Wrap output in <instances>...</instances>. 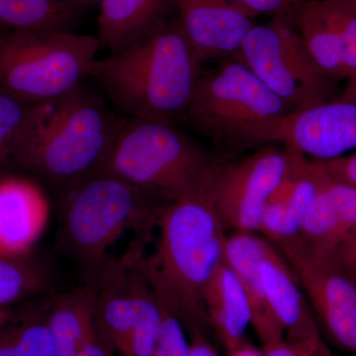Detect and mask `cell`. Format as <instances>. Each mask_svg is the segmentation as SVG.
Wrapping results in <instances>:
<instances>
[{
    "label": "cell",
    "mask_w": 356,
    "mask_h": 356,
    "mask_svg": "<svg viewBox=\"0 0 356 356\" xmlns=\"http://www.w3.org/2000/svg\"><path fill=\"white\" fill-rule=\"evenodd\" d=\"M302 41L320 70L334 81L346 79L343 46L324 0H303L292 14Z\"/></svg>",
    "instance_id": "ffe728a7"
},
{
    "label": "cell",
    "mask_w": 356,
    "mask_h": 356,
    "mask_svg": "<svg viewBox=\"0 0 356 356\" xmlns=\"http://www.w3.org/2000/svg\"><path fill=\"white\" fill-rule=\"evenodd\" d=\"M74 356H115V350L97 332L81 346Z\"/></svg>",
    "instance_id": "1f68e13d"
},
{
    "label": "cell",
    "mask_w": 356,
    "mask_h": 356,
    "mask_svg": "<svg viewBox=\"0 0 356 356\" xmlns=\"http://www.w3.org/2000/svg\"><path fill=\"white\" fill-rule=\"evenodd\" d=\"M151 286L163 316L161 334L153 356H188L191 341L187 339V331L177 307L161 290L152 284Z\"/></svg>",
    "instance_id": "d4e9b609"
},
{
    "label": "cell",
    "mask_w": 356,
    "mask_h": 356,
    "mask_svg": "<svg viewBox=\"0 0 356 356\" xmlns=\"http://www.w3.org/2000/svg\"><path fill=\"white\" fill-rule=\"evenodd\" d=\"M261 350L264 356H311L297 350L296 348L288 343L284 339L274 341V343L262 344Z\"/></svg>",
    "instance_id": "d6a6232c"
},
{
    "label": "cell",
    "mask_w": 356,
    "mask_h": 356,
    "mask_svg": "<svg viewBox=\"0 0 356 356\" xmlns=\"http://www.w3.org/2000/svg\"><path fill=\"white\" fill-rule=\"evenodd\" d=\"M355 229L356 187L334 179L325 170L322 184L300 229V243L316 257L331 259Z\"/></svg>",
    "instance_id": "2e32d148"
},
{
    "label": "cell",
    "mask_w": 356,
    "mask_h": 356,
    "mask_svg": "<svg viewBox=\"0 0 356 356\" xmlns=\"http://www.w3.org/2000/svg\"><path fill=\"white\" fill-rule=\"evenodd\" d=\"M177 21L202 64L238 55L254 22V14L232 0H177Z\"/></svg>",
    "instance_id": "7c38bea8"
},
{
    "label": "cell",
    "mask_w": 356,
    "mask_h": 356,
    "mask_svg": "<svg viewBox=\"0 0 356 356\" xmlns=\"http://www.w3.org/2000/svg\"><path fill=\"white\" fill-rule=\"evenodd\" d=\"M275 248L259 233L233 231L227 236L224 262L234 271L247 295L252 323L262 344L284 339V332L274 315L262 280L261 262Z\"/></svg>",
    "instance_id": "9a60e30c"
},
{
    "label": "cell",
    "mask_w": 356,
    "mask_h": 356,
    "mask_svg": "<svg viewBox=\"0 0 356 356\" xmlns=\"http://www.w3.org/2000/svg\"><path fill=\"white\" fill-rule=\"evenodd\" d=\"M158 250L145 259L147 280L175 304L187 332L209 329L204 293L224 262L225 226L202 195L159 209Z\"/></svg>",
    "instance_id": "7a4b0ae2"
},
{
    "label": "cell",
    "mask_w": 356,
    "mask_h": 356,
    "mask_svg": "<svg viewBox=\"0 0 356 356\" xmlns=\"http://www.w3.org/2000/svg\"><path fill=\"white\" fill-rule=\"evenodd\" d=\"M278 143L314 161H329L356 149V102L337 97L295 110L257 134L255 144Z\"/></svg>",
    "instance_id": "8fae6325"
},
{
    "label": "cell",
    "mask_w": 356,
    "mask_h": 356,
    "mask_svg": "<svg viewBox=\"0 0 356 356\" xmlns=\"http://www.w3.org/2000/svg\"><path fill=\"white\" fill-rule=\"evenodd\" d=\"M0 356H58L48 313L34 314L0 327Z\"/></svg>",
    "instance_id": "603a6c76"
},
{
    "label": "cell",
    "mask_w": 356,
    "mask_h": 356,
    "mask_svg": "<svg viewBox=\"0 0 356 356\" xmlns=\"http://www.w3.org/2000/svg\"><path fill=\"white\" fill-rule=\"evenodd\" d=\"M42 286L41 278L14 259L0 257V307H6Z\"/></svg>",
    "instance_id": "4316f807"
},
{
    "label": "cell",
    "mask_w": 356,
    "mask_h": 356,
    "mask_svg": "<svg viewBox=\"0 0 356 356\" xmlns=\"http://www.w3.org/2000/svg\"><path fill=\"white\" fill-rule=\"evenodd\" d=\"M297 110L240 60L200 74L182 117L221 145H255L257 134Z\"/></svg>",
    "instance_id": "52a82bcc"
},
{
    "label": "cell",
    "mask_w": 356,
    "mask_h": 356,
    "mask_svg": "<svg viewBox=\"0 0 356 356\" xmlns=\"http://www.w3.org/2000/svg\"><path fill=\"white\" fill-rule=\"evenodd\" d=\"M213 161L172 123L131 118L117 136L102 172L165 205L201 195Z\"/></svg>",
    "instance_id": "277c9868"
},
{
    "label": "cell",
    "mask_w": 356,
    "mask_h": 356,
    "mask_svg": "<svg viewBox=\"0 0 356 356\" xmlns=\"http://www.w3.org/2000/svg\"><path fill=\"white\" fill-rule=\"evenodd\" d=\"M295 152L291 168L267 200L262 213L259 234L276 248L298 238L325 175L318 161Z\"/></svg>",
    "instance_id": "5bb4252c"
},
{
    "label": "cell",
    "mask_w": 356,
    "mask_h": 356,
    "mask_svg": "<svg viewBox=\"0 0 356 356\" xmlns=\"http://www.w3.org/2000/svg\"><path fill=\"white\" fill-rule=\"evenodd\" d=\"M232 1L247 9L254 16L266 14L273 17L280 14L292 15L296 7L303 0H232Z\"/></svg>",
    "instance_id": "83f0119b"
},
{
    "label": "cell",
    "mask_w": 356,
    "mask_h": 356,
    "mask_svg": "<svg viewBox=\"0 0 356 356\" xmlns=\"http://www.w3.org/2000/svg\"><path fill=\"white\" fill-rule=\"evenodd\" d=\"M264 287L284 341L311 356H332L298 278L275 247L261 262Z\"/></svg>",
    "instance_id": "4fadbf2b"
},
{
    "label": "cell",
    "mask_w": 356,
    "mask_h": 356,
    "mask_svg": "<svg viewBox=\"0 0 356 356\" xmlns=\"http://www.w3.org/2000/svg\"><path fill=\"white\" fill-rule=\"evenodd\" d=\"M125 122L81 84L48 102L13 159L51 180L72 184L102 172Z\"/></svg>",
    "instance_id": "3957f363"
},
{
    "label": "cell",
    "mask_w": 356,
    "mask_h": 356,
    "mask_svg": "<svg viewBox=\"0 0 356 356\" xmlns=\"http://www.w3.org/2000/svg\"><path fill=\"white\" fill-rule=\"evenodd\" d=\"M9 318L10 317H9L8 311L6 310L4 307H0V327L8 322Z\"/></svg>",
    "instance_id": "8d00e7d4"
},
{
    "label": "cell",
    "mask_w": 356,
    "mask_h": 356,
    "mask_svg": "<svg viewBox=\"0 0 356 356\" xmlns=\"http://www.w3.org/2000/svg\"><path fill=\"white\" fill-rule=\"evenodd\" d=\"M65 3H72L74 6H91L95 3H102L103 0H63Z\"/></svg>",
    "instance_id": "d590c367"
},
{
    "label": "cell",
    "mask_w": 356,
    "mask_h": 356,
    "mask_svg": "<svg viewBox=\"0 0 356 356\" xmlns=\"http://www.w3.org/2000/svg\"><path fill=\"white\" fill-rule=\"evenodd\" d=\"M6 30H4L3 28L0 27V38H1V37L3 36V35L6 34Z\"/></svg>",
    "instance_id": "74e56055"
},
{
    "label": "cell",
    "mask_w": 356,
    "mask_h": 356,
    "mask_svg": "<svg viewBox=\"0 0 356 356\" xmlns=\"http://www.w3.org/2000/svg\"><path fill=\"white\" fill-rule=\"evenodd\" d=\"M200 65L177 22L165 21L127 48L97 58L89 76L131 118L172 123L186 108Z\"/></svg>",
    "instance_id": "6da1fadb"
},
{
    "label": "cell",
    "mask_w": 356,
    "mask_h": 356,
    "mask_svg": "<svg viewBox=\"0 0 356 356\" xmlns=\"http://www.w3.org/2000/svg\"><path fill=\"white\" fill-rule=\"evenodd\" d=\"M48 313L58 356H74L98 332L96 290L91 284L56 297Z\"/></svg>",
    "instance_id": "44dd1931"
},
{
    "label": "cell",
    "mask_w": 356,
    "mask_h": 356,
    "mask_svg": "<svg viewBox=\"0 0 356 356\" xmlns=\"http://www.w3.org/2000/svg\"><path fill=\"white\" fill-rule=\"evenodd\" d=\"M161 206L121 178L95 173L70 184L60 212V243L90 267L97 266L128 229L149 238Z\"/></svg>",
    "instance_id": "5b68a950"
},
{
    "label": "cell",
    "mask_w": 356,
    "mask_h": 356,
    "mask_svg": "<svg viewBox=\"0 0 356 356\" xmlns=\"http://www.w3.org/2000/svg\"><path fill=\"white\" fill-rule=\"evenodd\" d=\"M351 1H353V3L356 4V0H351Z\"/></svg>",
    "instance_id": "f35d334b"
},
{
    "label": "cell",
    "mask_w": 356,
    "mask_h": 356,
    "mask_svg": "<svg viewBox=\"0 0 356 356\" xmlns=\"http://www.w3.org/2000/svg\"><path fill=\"white\" fill-rule=\"evenodd\" d=\"M277 248L296 274L325 339L356 356V281L331 259L312 254L298 238Z\"/></svg>",
    "instance_id": "30bf717a"
},
{
    "label": "cell",
    "mask_w": 356,
    "mask_h": 356,
    "mask_svg": "<svg viewBox=\"0 0 356 356\" xmlns=\"http://www.w3.org/2000/svg\"><path fill=\"white\" fill-rule=\"evenodd\" d=\"M48 102L30 103L0 92V159L14 156Z\"/></svg>",
    "instance_id": "cb8c5ba5"
},
{
    "label": "cell",
    "mask_w": 356,
    "mask_h": 356,
    "mask_svg": "<svg viewBox=\"0 0 356 356\" xmlns=\"http://www.w3.org/2000/svg\"><path fill=\"white\" fill-rule=\"evenodd\" d=\"M295 149L274 146L224 163H215L202 197L225 228L259 233L267 200L291 168Z\"/></svg>",
    "instance_id": "9c48e42d"
},
{
    "label": "cell",
    "mask_w": 356,
    "mask_h": 356,
    "mask_svg": "<svg viewBox=\"0 0 356 356\" xmlns=\"http://www.w3.org/2000/svg\"><path fill=\"white\" fill-rule=\"evenodd\" d=\"M142 243H136L129 254L132 264V283L136 302V320L120 356H153L161 334V306L145 273Z\"/></svg>",
    "instance_id": "7402d4cb"
},
{
    "label": "cell",
    "mask_w": 356,
    "mask_h": 356,
    "mask_svg": "<svg viewBox=\"0 0 356 356\" xmlns=\"http://www.w3.org/2000/svg\"><path fill=\"white\" fill-rule=\"evenodd\" d=\"M188 334L191 336L188 356H220L211 343L207 332L201 329H193Z\"/></svg>",
    "instance_id": "4dcf8cb0"
},
{
    "label": "cell",
    "mask_w": 356,
    "mask_h": 356,
    "mask_svg": "<svg viewBox=\"0 0 356 356\" xmlns=\"http://www.w3.org/2000/svg\"><path fill=\"white\" fill-rule=\"evenodd\" d=\"M331 259L356 281V229L337 248Z\"/></svg>",
    "instance_id": "f546056e"
},
{
    "label": "cell",
    "mask_w": 356,
    "mask_h": 356,
    "mask_svg": "<svg viewBox=\"0 0 356 356\" xmlns=\"http://www.w3.org/2000/svg\"><path fill=\"white\" fill-rule=\"evenodd\" d=\"M236 60L297 110L312 108L337 98V81L325 76L314 62L289 14L255 24Z\"/></svg>",
    "instance_id": "ba28073f"
},
{
    "label": "cell",
    "mask_w": 356,
    "mask_h": 356,
    "mask_svg": "<svg viewBox=\"0 0 356 356\" xmlns=\"http://www.w3.org/2000/svg\"><path fill=\"white\" fill-rule=\"evenodd\" d=\"M227 356H264L261 348H257L250 341H247L235 350L227 353Z\"/></svg>",
    "instance_id": "836d02e7"
},
{
    "label": "cell",
    "mask_w": 356,
    "mask_h": 356,
    "mask_svg": "<svg viewBox=\"0 0 356 356\" xmlns=\"http://www.w3.org/2000/svg\"><path fill=\"white\" fill-rule=\"evenodd\" d=\"M339 98L343 100H351V102H356V76H353L348 81V86L344 88L343 93L339 96Z\"/></svg>",
    "instance_id": "e575fe53"
},
{
    "label": "cell",
    "mask_w": 356,
    "mask_h": 356,
    "mask_svg": "<svg viewBox=\"0 0 356 356\" xmlns=\"http://www.w3.org/2000/svg\"><path fill=\"white\" fill-rule=\"evenodd\" d=\"M102 48L92 35L9 31L0 38V92L30 103L53 102L89 76Z\"/></svg>",
    "instance_id": "8992f818"
},
{
    "label": "cell",
    "mask_w": 356,
    "mask_h": 356,
    "mask_svg": "<svg viewBox=\"0 0 356 356\" xmlns=\"http://www.w3.org/2000/svg\"><path fill=\"white\" fill-rule=\"evenodd\" d=\"M318 161L330 177L356 187V152L348 156Z\"/></svg>",
    "instance_id": "f1b7e54d"
},
{
    "label": "cell",
    "mask_w": 356,
    "mask_h": 356,
    "mask_svg": "<svg viewBox=\"0 0 356 356\" xmlns=\"http://www.w3.org/2000/svg\"><path fill=\"white\" fill-rule=\"evenodd\" d=\"M204 306L208 325L227 353L247 341L245 332L252 323L250 303L240 280L225 262L206 287Z\"/></svg>",
    "instance_id": "d6986e66"
},
{
    "label": "cell",
    "mask_w": 356,
    "mask_h": 356,
    "mask_svg": "<svg viewBox=\"0 0 356 356\" xmlns=\"http://www.w3.org/2000/svg\"><path fill=\"white\" fill-rule=\"evenodd\" d=\"M343 46L346 79L356 76V4L351 0H324Z\"/></svg>",
    "instance_id": "484cf974"
},
{
    "label": "cell",
    "mask_w": 356,
    "mask_h": 356,
    "mask_svg": "<svg viewBox=\"0 0 356 356\" xmlns=\"http://www.w3.org/2000/svg\"><path fill=\"white\" fill-rule=\"evenodd\" d=\"M177 0H103L98 15L102 48L116 53L165 22Z\"/></svg>",
    "instance_id": "ac0fdd59"
},
{
    "label": "cell",
    "mask_w": 356,
    "mask_h": 356,
    "mask_svg": "<svg viewBox=\"0 0 356 356\" xmlns=\"http://www.w3.org/2000/svg\"><path fill=\"white\" fill-rule=\"evenodd\" d=\"M50 206L38 185L24 178L0 181V257L27 254L48 222Z\"/></svg>",
    "instance_id": "e0dca14e"
}]
</instances>
